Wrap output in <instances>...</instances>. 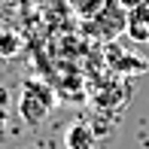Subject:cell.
<instances>
[{
  "instance_id": "1",
  "label": "cell",
  "mask_w": 149,
  "mask_h": 149,
  "mask_svg": "<svg viewBox=\"0 0 149 149\" xmlns=\"http://www.w3.org/2000/svg\"><path fill=\"white\" fill-rule=\"evenodd\" d=\"M85 31L94 33L104 43H113L122 31H128V9L119 3V0H107L94 15L85 18Z\"/></svg>"
},
{
  "instance_id": "2",
  "label": "cell",
  "mask_w": 149,
  "mask_h": 149,
  "mask_svg": "<svg viewBox=\"0 0 149 149\" xmlns=\"http://www.w3.org/2000/svg\"><path fill=\"white\" fill-rule=\"evenodd\" d=\"M52 104H55L52 91L46 88L43 82L31 79V82H24V88H22L18 113H22V119L28 122V125H40V119H46V113L52 110Z\"/></svg>"
},
{
  "instance_id": "3",
  "label": "cell",
  "mask_w": 149,
  "mask_h": 149,
  "mask_svg": "<svg viewBox=\"0 0 149 149\" xmlns=\"http://www.w3.org/2000/svg\"><path fill=\"white\" fill-rule=\"evenodd\" d=\"M97 143V131L88 122H73L64 131V149H94Z\"/></svg>"
},
{
  "instance_id": "4",
  "label": "cell",
  "mask_w": 149,
  "mask_h": 149,
  "mask_svg": "<svg viewBox=\"0 0 149 149\" xmlns=\"http://www.w3.org/2000/svg\"><path fill=\"white\" fill-rule=\"evenodd\" d=\"M107 55H110V67H113L116 73L137 76V73H146V70H149V64H146L140 55H134V52H116V46H110Z\"/></svg>"
},
{
  "instance_id": "5",
  "label": "cell",
  "mask_w": 149,
  "mask_h": 149,
  "mask_svg": "<svg viewBox=\"0 0 149 149\" xmlns=\"http://www.w3.org/2000/svg\"><path fill=\"white\" fill-rule=\"evenodd\" d=\"M125 33H128L131 40H137V43H149V22L140 15L137 9L128 12V31H125Z\"/></svg>"
},
{
  "instance_id": "6",
  "label": "cell",
  "mask_w": 149,
  "mask_h": 149,
  "mask_svg": "<svg viewBox=\"0 0 149 149\" xmlns=\"http://www.w3.org/2000/svg\"><path fill=\"white\" fill-rule=\"evenodd\" d=\"M119 3H122V6H125V9H128V12H131V9H137V6H140V3H143V0H119Z\"/></svg>"
}]
</instances>
